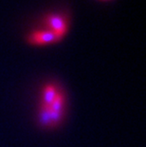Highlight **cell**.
<instances>
[{"mask_svg": "<svg viewBox=\"0 0 146 147\" xmlns=\"http://www.w3.org/2000/svg\"><path fill=\"white\" fill-rule=\"evenodd\" d=\"M44 23L48 30L57 34L62 38H64V36L66 35L68 30L67 20L60 14L49 13L46 15Z\"/></svg>", "mask_w": 146, "mask_h": 147, "instance_id": "6da1fadb", "label": "cell"}, {"mask_svg": "<svg viewBox=\"0 0 146 147\" xmlns=\"http://www.w3.org/2000/svg\"><path fill=\"white\" fill-rule=\"evenodd\" d=\"M63 39L62 37L58 36L57 34L53 33L48 30H35L30 34L29 36V43L32 45L42 46V45H48V44H54Z\"/></svg>", "mask_w": 146, "mask_h": 147, "instance_id": "7a4b0ae2", "label": "cell"}, {"mask_svg": "<svg viewBox=\"0 0 146 147\" xmlns=\"http://www.w3.org/2000/svg\"><path fill=\"white\" fill-rule=\"evenodd\" d=\"M58 90L56 88V86L53 84H48L45 86L44 91H43V105L49 106L52 102L54 101L56 96L58 95Z\"/></svg>", "mask_w": 146, "mask_h": 147, "instance_id": "3957f363", "label": "cell"}, {"mask_svg": "<svg viewBox=\"0 0 146 147\" xmlns=\"http://www.w3.org/2000/svg\"><path fill=\"white\" fill-rule=\"evenodd\" d=\"M39 121L43 127H53L51 120V113L48 106L41 105L39 113Z\"/></svg>", "mask_w": 146, "mask_h": 147, "instance_id": "277c9868", "label": "cell"}, {"mask_svg": "<svg viewBox=\"0 0 146 147\" xmlns=\"http://www.w3.org/2000/svg\"><path fill=\"white\" fill-rule=\"evenodd\" d=\"M64 106H65V97L61 92H59L55 100L52 102V104L49 105L48 107L50 108V110L52 111L64 112Z\"/></svg>", "mask_w": 146, "mask_h": 147, "instance_id": "5b68a950", "label": "cell"}]
</instances>
